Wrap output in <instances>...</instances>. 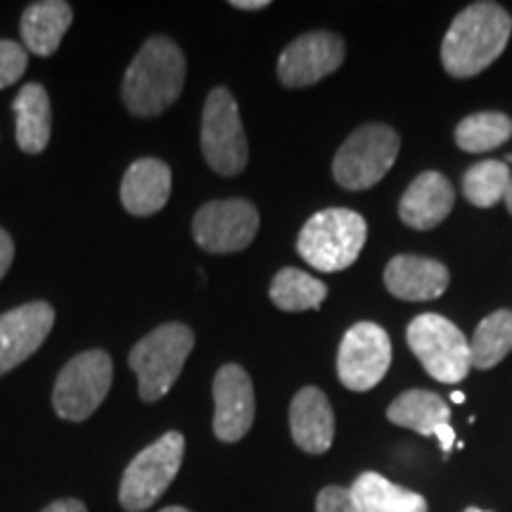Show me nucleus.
Masks as SVG:
<instances>
[{
  "mask_svg": "<svg viewBox=\"0 0 512 512\" xmlns=\"http://www.w3.org/2000/svg\"><path fill=\"white\" fill-rule=\"evenodd\" d=\"M512 19L498 3H475L453 19L441 41V62L456 79L482 74L508 46Z\"/></svg>",
  "mask_w": 512,
  "mask_h": 512,
  "instance_id": "f257e3e1",
  "label": "nucleus"
},
{
  "mask_svg": "<svg viewBox=\"0 0 512 512\" xmlns=\"http://www.w3.org/2000/svg\"><path fill=\"white\" fill-rule=\"evenodd\" d=\"M185 86V57L171 38L152 36L128 64L124 105L136 117H157L181 98Z\"/></svg>",
  "mask_w": 512,
  "mask_h": 512,
  "instance_id": "f03ea898",
  "label": "nucleus"
},
{
  "mask_svg": "<svg viewBox=\"0 0 512 512\" xmlns=\"http://www.w3.org/2000/svg\"><path fill=\"white\" fill-rule=\"evenodd\" d=\"M368 226L361 214L351 209H323L313 214L302 228L297 249L306 264L323 273L349 268L366 245Z\"/></svg>",
  "mask_w": 512,
  "mask_h": 512,
  "instance_id": "7ed1b4c3",
  "label": "nucleus"
},
{
  "mask_svg": "<svg viewBox=\"0 0 512 512\" xmlns=\"http://www.w3.org/2000/svg\"><path fill=\"white\" fill-rule=\"evenodd\" d=\"M195 347V335L188 325L166 323L145 335L131 349L128 363L138 375L140 399L152 403L169 394Z\"/></svg>",
  "mask_w": 512,
  "mask_h": 512,
  "instance_id": "20e7f679",
  "label": "nucleus"
},
{
  "mask_svg": "<svg viewBox=\"0 0 512 512\" xmlns=\"http://www.w3.org/2000/svg\"><path fill=\"white\" fill-rule=\"evenodd\" d=\"M408 347L437 382L458 384L472 370V351L467 337L439 313H422L406 330Z\"/></svg>",
  "mask_w": 512,
  "mask_h": 512,
  "instance_id": "39448f33",
  "label": "nucleus"
},
{
  "mask_svg": "<svg viewBox=\"0 0 512 512\" xmlns=\"http://www.w3.org/2000/svg\"><path fill=\"white\" fill-rule=\"evenodd\" d=\"M399 150V133L392 126L366 124L356 128L347 143L339 147L332 162V174L344 190H368L389 174Z\"/></svg>",
  "mask_w": 512,
  "mask_h": 512,
  "instance_id": "423d86ee",
  "label": "nucleus"
},
{
  "mask_svg": "<svg viewBox=\"0 0 512 512\" xmlns=\"http://www.w3.org/2000/svg\"><path fill=\"white\" fill-rule=\"evenodd\" d=\"M185 456V437L166 432L131 460L119 486V503L128 512H143L155 505L174 482Z\"/></svg>",
  "mask_w": 512,
  "mask_h": 512,
  "instance_id": "0eeeda50",
  "label": "nucleus"
},
{
  "mask_svg": "<svg viewBox=\"0 0 512 512\" xmlns=\"http://www.w3.org/2000/svg\"><path fill=\"white\" fill-rule=\"evenodd\" d=\"M202 152L216 174L238 176L245 171L249 147L238 102L228 88H214L202 112Z\"/></svg>",
  "mask_w": 512,
  "mask_h": 512,
  "instance_id": "6e6552de",
  "label": "nucleus"
},
{
  "mask_svg": "<svg viewBox=\"0 0 512 512\" xmlns=\"http://www.w3.org/2000/svg\"><path fill=\"white\" fill-rule=\"evenodd\" d=\"M112 358L107 351L93 349L74 356L62 368L53 389L55 413L62 420L81 422L98 411L112 387Z\"/></svg>",
  "mask_w": 512,
  "mask_h": 512,
  "instance_id": "1a4fd4ad",
  "label": "nucleus"
},
{
  "mask_svg": "<svg viewBox=\"0 0 512 512\" xmlns=\"http://www.w3.org/2000/svg\"><path fill=\"white\" fill-rule=\"evenodd\" d=\"M392 366V339L380 325L356 323L347 330L337 354L339 382L351 392H370Z\"/></svg>",
  "mask_w": 512,
  "mask_h": 512,
  "instance_id": "9d476101",
  "label": "nucleus"
},
{
  "mask_svg": "<svg viewBox=\"0 0 512 512\" xmlns=\"http://www.w3.org/2000/svg\"><path fill=\"white\" fill-rule=\"evenodd\" d=\"M259 230V211L247 200L204 204L192 219L195 242L209 254H233L252 245Z\"/></svg>",
  "mask_w": 512,
  "mask_h": 512,
  "instance_id": "9b49d317",
  "label": "nucleus"
},
{
  "mask_svg": "<svg viewBox=\"0 0 512 512\" xmlns=\"http://www.w3.org/2000/svg\"><path fill=\"white\" fill-rule=\"evenodd\" d=\"M344 41L332 31H311L299 36L283 50L278 60V76L287 88H306L342 67Z\"/></svg>",
  "mask_w": 512,
  "mask_h": 512,
  "instance_id": "f8f14e48",
  "label": "nucleus"
},
{
  "mask_svg": "<svg viewBox=\"0 0 512 512\" xmlns=\"http://www.w3.org/2000/svg\"><path fill=\"white\" fill-rule=\"evenodd\" d=\"M214 434L235 444L254 425V387L249 375L235 363L223 366L214 377Z\"/></svg>",
  "mask_w": 512,
  "mask_h": 512,
  "instance_id": "ddd939ff",
  "label": "nucleus"
},
{
  "mask_svg": "<svg viewBox=\"0 0 512 512\" xmlns=\"http://www.w3.org/2000/svg\"><path fill=\"white\" fill-rule=\"evenodd\" d=\"M55 311L46 302H29L0 316V375L27 361L53 330Z\"/></svg>",
  "mask_w": 512,
  "mask_h": 512,
  "instance_id": "4468645a",
  "label": "nucleus"
},
{
  "mask_svg": "<svg viewBox=\"0 0 512 512\" xmlns=\"http://www.w3.org/2000/svg\"><path fill=\"white\" fill-rule=\"evenodd\" d=\"M451 275L441 261L415 254H399L384 268V285L389 294L403 302H430L448 290Z\"/></svg>",
  "mask_w": 512,
  "mask_h": 512,
  "instance_id": "2eb2a0df",
  "label": "nucleus"
},
{
  "mask_svg": "<svg viewBox=\"0 0 512 512\" xmlns=\"http://www.w3.org/2000/svg\"><path fill=\"white\" fill-rule=\"evenodd\" d=\"M456 204L451 181L439 171H425L408 185L399 202V216L415 230H432L448 219Z\"/></svg>",
  "mask_w": 512,
  "mask_h": 512,
  "instance_id": "dca6fc26",
  "label": "nucleus"
},
{
  "mask_svg": "<svg viewBox=\"0 0 512 512\" xmlns=\"http://www.w3.org/2000/svg\"><path fill=\"white\" fill-rule=\"evenodd\" d=\"M290 430L294 444L304 453L320 456L335 439V413L330 399L318 387L299 389L290 403Z\"/></svg>",
  "mask_w": 512,
  "mask_h": 512,
  "instance_id": "f3484780",
  "label": "nucleus"
},
{
  "mask_svg": "<svg viewBox=\"0 0 512 512\" xmlns=\"http://www.w3.org/2000/svg\"><path fill=\"white\" fill-rule=\"evenodd\" d=\"M171 195V169L159 159H138L121 181V202L128 214L150 216L164 209Z\"/></svg>",
  "mask_w": 512,
  "mask_h": 512,
  "instance_id": "a211bd4d",
  "label": "nucleus"
},
{
  "mask_svg": "<svg viewBox=\"0 0 512 512\" xmlns=\"http://www.w3.org/2000/svg\"><path fill=\"white\" fill-rule=\"evenodd\" d=\"M74 12L64 0H43L24 10L22 15V41L24 48L34 55L50 57L57 53L64 34L72 27Z\"/></svg>",
  "mask_w": 512,
  "mask_h": 512,
  "instance_id": "6ab92c4d",
  "label": "nucleus"
},
{
  "mask_svg": "<svg viewBox=\"0 0 512 512\" xmlns=\"http://www.w3.org/2000/svg\"><path fill=\"white\" fill-rule=\"evenodd\" d=\"M17 114V143L29 155H38L46 150L53 128L48 91L41 83H29L15 98Z\"/></svg>",
  "mask_w": 512,
  "mask_h": 512,
  "instance_id": "aec40b11",
  "label": "nucleus"
},
{
  "mask_svg": "<svg viewBox=\"0 0 512 512\" xmlns=\"http://www.w3.org/2000/svg\"><path fill=\"white\" fill-rule=\"evenodd\" d=\"M387 418L394 425L418 432L422 437H434L439 427L448 425L451 420V408L439 394L427 392V389H411L392 401V406L387 408Z\"/></svg>",
  "mask_w": 512,
  "mask_h": 512,
  "instance_id": "412c9836",
  "label": "nucleus"
},
{
  "mask_svg": "<svg viewBox=\"0 0 512 512\" xmlns=\"http://www.w3.org/2000/svg\"><path fill=\"white\" fill-rule=\"evenodd\" d=\"M361 512H427L425 496L392 484L377 472H363L351 486Z\"/></svg>",
  "mask_w": 512,
  "mask_h": 512,
  "instance_id": "4be33fe9",
  "label": "nucleus"
},
{
  "mask_svg": "<svg viewBox=\"0 0 512 512\" xmlns=\"http://www.w3.org/2000/svg\"><path fill=\"white\" fill-rule=\"evenodd\" d=\"M268 294H271V302L283 311H313L320 309V304L328 297V285L299 268H283L273 278Z\"/></svg>",
  "mask_w": 512,
  "mask_h": 512,
  "instance_id": "5701e85b",
  "label": "nucleus"
},
{
  "mask_svg": "<svg viewBox=\"0 0 512 512\" xmlns=\"http://www.w3.org/2000/svg\"><path fill=\"white\" fill-rule=\"evenodd\" d=\"M472 368L491 370L512 351V311L503 309L486 316L477 325L470 342Z\"/></svg>",
  "mask_w": 512,
  "mask_h": 512,
  "instance_id": "b1692460",
  "label": "nucleus"
},
{
  "mask_svg": "<svg viewBox=\"0 0 512 512\" xmlns=\"http://www.w3.org/2000/svg\"><path fill=\"white\" fill-rule=\"evenodd\" d=\"M512 136V119L503 112H477L460 121L456 128V145L470 155H484L508 143Z\"/></svg>",
  "mask_w": 512,
  "mask_h": 512,
  "instance_id": "393cba45",
  "label": "nucleus"
},
{
  "mask_svg": "<svg viewBox=\"0 0 512 512\" xmlns=\"http://www.w3.org/2000/svg\"><path fill=\"white\" fill-rule=\"evenodd\" d=\"M512 174L510 166L498 159H486L465 171L463 176V195L470 204L479 209H489L503 202L508 195Z\"/></svg>",
  "mask_w": 512,
  "mask_h": 512,
  "instance_id": "a878e982",
  "label": "nucleus"
},
{
  "mask_svg": "<svg viewBox=\"0 0 512 512\" xmlns=\"http://www.w3.org/2000/svg\"><path fill=\"white\" fill-rule=\"evenodd\" d=\"M27 50L15 41H0V91L22 79L27 72Z\"/></svg>",
  "mask_w": 512,
  "mask_h": 512,
  "instance_id": "bb28decb",
  "label": "nucleus"
},
{
  "mask_svg": "<svg viewBox=\"0 0 512 512\" xmlns=\"http://www.w3.org/2000/svg\"><path fill=\"white\" fill-rule=\"evenodd\" d=\"M316 512H361L351 489L344 486H325L316 498Z\"/></svg>",
  "mask_w": 512,
  "mask_h": 512,
  "instance_id": "cd10ccee",
  "label": "nucleus"
},
{
  "mask_svg": "<svg viewBox=\"0 0 512 512\" xmlns=\"http://www.w3.org/2000/svg\"><path fill=\"white\" fill-rule=\"evenodd\" d=\"M12 259H15V245H12V238L0 228V280L3 275L8 273V268L12 266Z\"/></svg>",
  "mask_w": 512,
  "mask_h": 512,
  "instance_id": "c85d7f7f",
  "label": "nucleus"
},
{
  "mask_svg": "<svg viewBox=\"0 0 512 512\" xmlns=\"http://www.w3.org/2000/svg\"><path fill=\"white\" fill-rule=\"evenodd\" d=\"M43 512H88L86 505L81 501H74V498H67V501H55L50 503Z\"/></svg>",
  "mask_w": 512,
  "mask_h": 512,
  "instance_id": "c756f323",
  "label": "nucleus"
},
{
  "mask_svg": "<svg viewBox=\"0 0 512 512\" xmlns=\"http://www.w3.org/2000/svg\"><path fill=\"white\" fill-rule=\"evenodd\" d=\"M434 437L439 439L441 448H444V456H448V451H451V448H453V441H456V430H453V427H451V422H448V425H441L439 430H437V434H434Z\"/></svg>",
  "mask_w": 512,
  "mask_h": 512,
  "instance_id": "7c9ffc66",
  "label": "nucleus"
},
{
  "mask_svg": "<svg viewBox=\"0 0 512 512\" xmlns=\"http://www.w3.org/2000/svg\"><path fill=\"white\" fill-rule=\"evenodd\" d=\"M230 5L238 10H264L268 8V0H233Z\"/></svg>",
  "mask_w": 512,
  "mask_h": 512,
  "instance_id": "2f4dec72",
  "label": "nucleus"
},
{
  "mask_svg": "<svg viewBox=\"0 0 512 512\" xmlns=\"http://www.w3.org/2000/svg\"><path fill=\"white\" fill-rule=\"evenodd\" d=\"M505 207H508V211L512 214V181H510V188H508V195H505Z\"/></svg>",
  "mask_w": 512,
  "mask_h": 512,
  "instance_id": "473e14b6",
  "label": "nucleus"
},
{
  "mask_svg": "<svg viewBox=\"0 0 512 512\" xmlns=\"http://www.w3.org/2000/svg\"><path fill=\"white\" fill-rule=\"evenodd\" d=\"M451 401L453 403H465V394L463 392H453L451 394Z\"/></svg>",
  "mask_w": 512,
  "mask_h": 512,
  "instance_id": "72a5a7b5",
  "label": "nucleus"
},
{
  "mask_svg": "<svg viewBox=\"0 0 512 512\" xmlns=\"http://www.w3.org/2000/svg\"><path fill=\"white\" fill-rule=\"evenodd\" d=\"M159 512H190L188 508H181V505H171V508H164V510H159Z\"/></svg>",
  "mask_w": 512,
  "mask_h": 512,
  "instance_id": "f704fd0d",
  "label": "nucleus"
},
{
  "mask_svg": "<svg viewBox=\"0 0 512 512\" xmlns=\"http://www.w3.org/2000/svg\"><path fill=\"white\" fill-rule=\"evenodd\" d=\"M465 512H491V510H482V508H475V505H472V508H467Z\"/></svg>",
  "mask_w": 512,
  "mask_h": 512,
  "instance_id": "c9c22d12",
  "label": "nucleus"
},
{
  "mask_svg": "<svg viewBox=\"0 0 512 512\" xmlns=\"http://www.w3.org/2000/svg\"><path fill=\"white\" fill-rule=\"evenodd\" d=\"M505 164H512V155H508V157H505Z\"/></svg>",
  "mask_w": 512,
  "mask_h": 512,
  "instance_id": "e433bc0d",
  "label": "nucleus"
}]
</instances>
